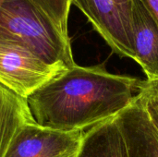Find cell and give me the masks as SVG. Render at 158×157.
<instances>
[{
    "label": "cell",
    "instance_id": "cell-1",
    "mask_svg": "<svg viewBox=\"0 0 158 157\" xmlns=\"http://www.w3.org/2000/svg\"><path fill=\"white\" fill-rule=\"evenodd\" d=\"M141 80L108 72L103 65H75L26 100L33 121L59 131H85L116 118L134 100Z\"/></svg>",
    "mask_w": 158,
    "mask_h": 157
},
{
    "label": "cell",
    "instance_id": "cell-2",
    "mask_svg": "<svg viewBox=\"0 0 158 157\" xmlns=\"http://www.w3.org/2000/svg\"><path fill=\"white\" fill-rule=\"evenodd\" d=\"M0 40L23 44L61 71L76 65L69 35L31 0H0Z\"/></svg>",
    "mask_w": 158,
    "mask_h": 157
},
{
    "label": "cell",
    "instance_id": "cell-3",
    "mask_svg": "<svg viewBox=\"0 0 158 157\" xmlns=\"http://www.w3.org/2000/svg\"><path fill=\"white\" fill-rule=\"evenodd\" d=\"M134 0H71L118 56L135 58L132 33Z\"/></svg>",
    "mask_w": 158,
    "mask_h": 157
},
{
    "label": "cell",
    "instance_id": "cell-4",
    "mask_svg": "<svg viewBox=\"0 0 158 157\" xmlns=\"http://www.w3.org/2000/svg\"><path fill=\"white\" fill-rule=\"evenodd\" d=\"M60 72L23 44L0 40V84L17 95L27 99Z\"/></svg>",
    "mask_w": 158,
    "mask_h": 157
},
{
    "label": "cell",
    "instance_id": "cell-5",
    "mask_svg": "<svg viewBox=\"0 0 158 157\" xmlns=\"http://www.w3.org/2000/svg\"><path fill=\"white\" fill-rule=\"evenodd\" d=\"M85 131H59L24 125L12 140L4 157H69L75 155Z\"/></svg>",
    "mask_w": 158,
    "mask_h": 157
},
{
    "label": "cell",
    "instance_id": "cell-6",
    "mask_svg": "<svg viewBox=\"0 0 158 157\" xmlns=\"http://www.w3.org/2000/svg\"><path fill=\"white\" fill-rule=\"evenodd\" d=\"M128 157H158V129L152 120L143 94L117 117Z\"/></svg>",
    "mask_w": 158,
    "mask_h": 157
},
{
    "label": "cell",
    "instance_id": "cell-7",
    "mask_svg": "<svg viewBox=\"0 0 158 157\" xmlns=\"http://www.w3.org/2000/svg\"><path fill=\"white\" fill-rule=\"evenodd\" d=\"M133 50L147 80L158 79V23L142 0L132 6Z\"/></svg>",
    "mask_w": 158,
    "mask_h": 157
},
{
    "label": "cell",
    "instance_id": "cell-8",
    "mask_svg": "<svg viewBox=\"0 0 158 157\" xmlns=\"http://www.w3.org/2000/svg\"><path fill=\"white\" fill-rule=\"evenodd\" d=\"M76 157H128L117 118L106 120L87 130Z\"/></svg>",
    "mask_w": 158,
    "mask_h": 157
},
{
    "label": "cell",
    "instance_id": "cell-9",
    "mask_svg": "<svg viewBox=\"0 0 158 157\" xmlns=\"http://www.w3.org/2000/svg\"><path fill=\"white\" fill-rule=\"evenodd\" d=\"M33 122L27 100L0 84V157L26 124Z\"/></svg>",
    "mask_w": 158,
    "mask_h": 157
},
{
    "label": "cell",
    "instance_id": "cell-10",
    "mask_svg": "<svg viewBox=\"0 0 158 157\" xmlns=\"http://www.w3.org/2000/svg\"><path fill=\"white\" fill-rule=\"evenodd\" d=\"M63 32L69 34L71 0H31Z\"/></svg>",
    "mask_w": 158,
    "mask_h": 157
},
{
    "label": "cell",
    "instance_id": "cell-11",
    "mask_svg": "<svg viewBox=\"0 0 158 157\" xmlns=\"http://www.w3.org/2000/svg\"><path fill=\"white\" fill-rule=\"evenodd\" d=\"M138 93L155 97L158 100V79L140 81L138 84Z\"/></svg>",
    "mask_w": 158,
    "mask_h": 157
},
{
    "label": "cell",
    "instance_id": "cell-12",
    "mask_svg": "<svg viewBox=\"0 0 158 157\" xmlns=\"http://www.w3.org/2000/svg\"><path fill=\"white\" fill-rule=\"evenodd\" d=\"M141 94H143V93H141ZM143 95L145 100V105L148 110V113H149L152 120L154 121L155 125L158 129V100L152 96H148L145 94H143Z\"/></svg>",
    "mask_w": 158,
    "mask_h": 157
},
{
    "label": "cell",
    "instance_id": "cell-13",
    "mask_svg": "<svg viewBox=\"0 0 158 157\" xmlns=\"http://www.w3.org/2000/svg\"><path fill=\"white\" fill-rule=\"evenodd\" d=\"M142 2L158 23V0H142Z\"/></svg>",
    "mask_w": 158,
    "mask_h": 157
},
{
    "label": "cell",
    "instance_id": "cell-14",
    "mask_svg": "<svg viewBox=\"0 0 158 157\" xmlns=\"http://www.w3.org/2000/svg\"><path fill=\"white\" fill-rule=\"evenodd\" d=\"M76 155H77V154H76ZM76 155H72V156H69V157H76Z\"/></svg>",
    "mask_w": 158,
    "mask_h": 157
}]
</instances>
